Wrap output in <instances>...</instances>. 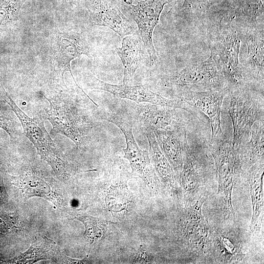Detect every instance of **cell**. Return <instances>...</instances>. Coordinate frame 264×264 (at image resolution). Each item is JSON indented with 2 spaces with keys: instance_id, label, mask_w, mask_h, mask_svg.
Here are the masks:
<instances>
[{
  "instance_id": "15",
  "label": "cell",
  "mask_w": 264,
  "mask_h": 264,
  "mask_svg": "<svg viewBox=\"0 0 264 264\" xmlns=\"http://www.w3.org/2000/svg\"><path fill=\"white\" fill-rule=\"evenodd\" d=\"M240 17L264 22V0H226L210 12L208 22L230 24Z\"/></svg>"
},
{
  "instance_id": "33",
  "label": "cell",
  "mask_w": 264,
  "mask_h": 264,
  "mask_svg": "<svg viewBox=\"0 0 264 264\" xmlns=\"http://www.w3.org/2000/svg\"><path fill=\"white\" fill-rule=\"evenodd\" d=\"M69 2H72L73 1V0H68Z\"/></svg>"
},
{
  "instance_id": "30",
  "label": "cell",
  "mask_w": 264,
  "mask_h": 264,
  "mask_svg": "<svg viewBox=\"0 0 264 264\" xmlns=\"http://www.w3.org/2000/svg\"><path fill=\"white\" fill-rule=\"evenodd\" d=\"M149 262V257L147 250L143 245H141L137 256L133 261V263L146 264Z\"/></svg>"
},
{
  "instance_id": "29",
  "label": "cell",
  "mask_w": 264,
  "mask_h": 264,
  "mask_svg": "<svg viewBox=\"0 0 264 264\" xmlns=\"http://www.w3.org/2000/svg\"><path fill=\"white\" fill-rule=\"evenodd\" d=\"M0 128L3 129L9 135L11 143L16 138L13 122L9 113L4 106L0 104Z\"/></svg>"
},
{
  "instance_id": "13",
  "label": "cell",
  "mask_w": 264,
  "mask_h": 264,
  "mask_svg": "<svg viewBox=\"0 0 264 264\" xmlns=\"http://www.w3.org/2000/svg\"><path fill=\"white\" fill-rule=\"evenodd\" d=\"M229 88L186 92L180 95L177 98L198 109L208 118L212 131L211 142L225 137L221 128V110Z\"/></svg>"
},
{
  "instance_id": "23",
  "label": "cell",
  "mask_w": 264,
  "mask_h": 264,
  "mask_svg": "<svg viewBox=\"0 0 264 264\" xmlns=\"http://www.w3.org/2000/svg\"><path fill=\"white\" fill-rule=\"evenodd\" d=\"M212 243L218 258L223 263L241 262L244 258L239 236L233 231L212 232Z\"/></svg>"
},
{
  "instance_id": "20",
  "label": "cell",
  "mask_w": 264,
  "mask_h": 264,
  "mask_svg": "<svg viewBox=\"0 0 264 264\" xmlns=\"http://www.w3.org/2000/svg\"><path fill=\"white\" fill-rule=\"evenodd\" d=\"M149 145V156L151 163L158 179L175 196L179 195V190L176 180L174 172L160 150L153 131L143 129Z\"/></svg>"
},
{
  "instance_id": "19",
  "label": "cell",
  "mask_w": 264,
  "mask_h": 264,
  "mask_svg": "<svg viewBox=\"0 0 264 264\" xmlns=\"http://www.w3.org/2000/svg\"><path fill=\"white\" fill-rule=\"evenodd\" d=\"M264 121L256 122L243 137L236 149L242 166L249 169L257 164H264Z\"/></svg>"
},
{
  "instance_id": "18",
  "label": "cell",
  "mask_w": 264,
  "mask_h": 264,
  "mask_svg": "<svg viewBox=\"0 0 264 264\" xmlns=\"http://www.w3.org/2000/svg\"><path fill=\"white\" fill-rule=\"evenodd\" d=\"M59 40L58 49L55 51V56H62V62L57 68V73L61 77L62 82H64V74L66 71H69L72 75L73 79L76 84L77 87H80L77 84L72 74L70 62L82 54L89 55L90 48L88 42L80 33L70 31L66 33H62V37Z\"/></svg>"
},
{
  "instance_id": "5",
  "label": "cell",
  "mask_w": 264,
  "mask_h": 264,
  "mask_svg": "<svg viewBox=\"0 0 264 264\" xmlns=\"http://www.w3.org/2000/svg\"><path fill=\"white\" fill-rule=\"evenodd\" d=\"M5 96L4 100L19 119L24 134L36 148L41 159L52 167L56 175L66 177L69 171L67 162L46 131L44 120L40 117H30L7 93Z\"/></svg>"
},
{
  "instance_id": "32",
  "label": "cell",
  "mask_w": 264,
  "mask_h": 264,
  "mask_svg": "<svg viewBox=\"0 0 264 264\" xmlns=\"http://www.w3.org/2000/svg\"><path fill=\"white\" fill-rule=\"evenodd\" d=\"M67 262L69 264H85L87 263V260L86 259L77 260L67 257Z\"/></svg>"
},
{
  "instance_id": "16",
  "label": "cell",
  "mask_w": 264,
  "mask_h": 264,
  "mask_svg": "<svg viewBox=\"0 0 264 264\" xmlns=\"http://www.w3.org/2000/svg\"><path fill=\"white\" fill-rule=\"evenodd\" d=\"M176 109L152 104L140 105L134 107L133 115L143 129L173 130L186 127Z\"/></svg>"
},
{
  "instance_id": "2",
  "label": "cell",
  "mask_w": 264,
  "mask_h": 264,
  "mask_svg": "<svg viewBox=\"0 0 264 264\" xmlns=\"http://www.w3.org/2000/svg\"><path fill=\"white\" fill-rule=\"evenodd\" d=\"M231 118L236 149L253 124L264 121V88L244 83L229 87L224 98Z\"/></svg>"
},
{
  "instance_id": "34",
  "label": "cell",
  "mask_w": 264,
  "mask_h": 264,
  "mask_svg": "<svg viewBox=\"0 0 264 264\" xmlns=\"http://www.w3.org/2000/svg\"></svg>"
},
{
  "instance_id": "1",
  "label": "cell",
  "mask_w": 264,
  "mask_h": 264,
  "mask_svg": "<svg viewBox=\"0 0 264 264\" xmlns=\"http://www.w3.org/2000/svg\"><path fill=\"white\" fill-rule=\"evenodd\" d=\"M162 81L175 99L186 92L219 90L230 86L219 62L211 53L205 61L187 66L165 76Z\"/></svg>"
},
{
  "instance_id": "22",
  "label": "cell",
  "mask_w": 264,
  "mask_h": 264,
  "mask_svg": "<svg viewBox=\"0 0 264 264\" xmlns=\"http://www.w3.org/2000/svg\"><path fill=\"white\" fill-rule=\"evenodd\" d=\"M247 177L252 206L250 229L252 232L258 233L261 228L264 212V164H257L248 169Z\"/></svg>"
},
{
  "instance_id": "12",
  "label": "cell",
  "mask_w": 264,
  "mask_h": 264,
  "mask_svg": "<svg viewBox=\"0 0 264 264\" xmlns=\"http://www.w3.org/2000/svg\"><path fill=\"white\" fill-rule=\"evenodd\" d=\"M89 86L91 88L107 91L114 96L127 99L139 104L147 102L152 104L161 105L178 109H182L191 112L190 108L184 101L179 99L163 97L143 85H117L104 82L94 76L91 77Z\"/></svg>"
},
{
  "instance_id": "3",
  "label": "cell",
  "mask_w": 264,
  "mask_h": 264,
  "mask_svg": "<svg viewBox=\"0 0 264 264\" xmlns=\"http://www.w3.org/2000/svg\"><path fill=\"white\" fill-rule=\"evenodd\" d=\"M210 145L218 184L217 194L221 202L223 216L224 219L234 220L235 215L232 204V193L242 171L239 154L232 141L225 136L210 142Z\"/></svg>"
},
{
  "instance_id": "27",
  "label": "cell",
  "mask_w": 264,
  "mask_h": 264,
  "mask_svg": "<svg viewBox=\"0 0 264 264\" xmlns=\"http://www.w3.org/2000/svg\"><path fill=\"white\" fill-rule=\"evenodd\" d=\"M73 220L82 222L85 227L84 236L92 243L99 240L104 235L108 222L88 215H78Z\"/></svg>"
},
{
  "instance_id": "9",
  "label": "cell",
  "mask_w": 264,
  "mask_h": 264,
  "mask_svg": "<svg viewBox=\"0 0 264 264\" xmlns=\"http://www.w3.org/2000/svg\"><path fill=\"white\" fill-rule=\"evenodd\" d=\"M254 25L244 33L241 31L246 49L240 51V62L244 82L264 88V22Z\"/></svg>"
},
{
  "instance_id": "6",
  "label": "cell",
  "mask_w": 264,
  "mask_h": 264,
  "mask_svg": "<svg viewBox=\"0 0 264 264\" xmlns=\"http://www.w3.org/2000/svg\"><path fill=\"white\" fill-rule=\"evenodd\" d=\"M176 0H135L136 4H134V0H118L121 10L137 26L142 50L148 56L151 66H156L158 64L153 40L154 30L165 5Z\"/></svg>"
},
{
  "instance_id": "25",
  "label": "cell",
  "mask_w": 264,
  "mask_h": 264,
  "mask_svg": "<svg viewBox=\"0 0 264 264\" xmlns=\"http://www.w3.org/2000/svg\"><path fill=\"white\" fill-rule=\"evenodd\" d=\"M54 242L46 237L35 242L25 252L14 258L12 263L32 264L49 259Z\"/></svg>"
},
{
  "instance_id": "26",
  "label": "cell",
  "mask_w": 264,
  "mask_h": 264,
  "mask_svg": "<svg viewBox=\"0 0 264 264\" xmlns=\"http://www.w3.org/2000/svg\"><path fill=\"white\" fill-rule=\"evenodd\" d=\"M209 0H183L179 16L188 22L203 20L209 9Z\"/></svg>"
},
{
  "instance_id": "11",
  "label": "cell",
  "mask_w": 264,
  "mask_h": 264,
  "mask_svg": "<svg viewBox=\"0 0 264 264\" xmlns=\"http://www.w3.org/2000/svg\"><path fill=\"white\" fill-rule=\"evenodd\" d=\"M83 0L91 25L107 27L123 38L137 32L132 21L121 10L118 0Z\"/></svg>"
},
{
  "instance_id": "24",
  "label": "cell",
  "mask_w": 264,
  "mask_h": 264,
  "mask_svg": "<svg viewBox=\"0 0 264 264\" xmlns=\"http://www.w3.org/2000/svg\"><path fill=\"white\" fill-rule=\"evenodd\" d=\"M116 51L123 64V84L129 85L142 60V46L138 31L123 38L121 46Z\"/></svg>"
},
{
  "instance_id": "28",
  "label": "cell",
  "mask_w": 264,
  "mask_h": 264,
  "mask_svg": "<svg viewBox=\"0 0 264 264\" xmlns=\"http://www.w3.org/2000/svg\"><path fill=\"white\" fill-rule=\"evenodd\" d=\"M23 0H1L0 2V28L17 17Z\"/></svg>"
},
{
  "instance_id": "8",
  "label": "cell",
  "mask_w": 264,
  "mask_h": 264,
  "mask_svg": "<svg viewBox=\"0 0 264 264\" xmlns=\"http://www.w3.org/2000/svg\"><path fill=\"white\" fill-rule=\"evenodd\" d=\"M105 119L117 126L125 136L126 148L123 150L124 157L130 162L132 175L141 178L151 191H156L159 185V179L149 153L140 149L135 140L130 116L110 111L106 113Z\"/></svg>"
},
{
  "instance_id": "21",
  "label": "cell",
  "mask_w": 264,
  "mask_h": 264,
  "mask_svg": "<svg viewBox=\"0 0 264 264\" xmlns=\"http://www.w3.org/2000/svg\"><path fill=\"white\" fill-rule=\"evenodd\" d=\"M11 177L12 184L21 191L25 199L38 197L56 205L60 204V198L53 191L47 180L35 172H28Z\"/></svg>"
},
{
  "instance_id": "17",
  "label": "cell",
  "mask_w": 264,
  "mask_h": 264,
  "mask_svg": "<svg viewBox=\"0 0 264 264\" xmlns=\"http://www.w3.org/2000/svg\"><path fill=\"white\" fill-rule=\"evenodd\" d=\"M152 130L160 150L171 165L175 174L180 178L189 145L186 127L173 130Z\"/></svg>"
},
{
  "instance_id": "10",
  "label": "cell",
  "mask_w": 264,
  "mask_h": 264,
  "mask_svg": "<svg viewBox=\"0 0 264 264\" xmlns=\"http://www.w3.org/2000/svg\"><path fill=\"white\" fill-rule=\"evenodd\" d=\"M202 193L186 210L180 220V234L184 242L191 251L203 252L212 243V231L202 213V207L207 198Z\"/></svg>"
},
{
  "instance_id": "14",
  "label": "cell",
  "mask_w": 264,
  "mask_h": 264,
  "mask_svg": "<svg viewBox=\"0 0 264 264\" xmlns=\"http://www.w3.org/2000/svg\"><path fill=\"white\" fill-rule=\"evenodd\" d=\"M203 146L188 145L180 179L185 208L193 203L200 196L199 191L205 178L206 169L201 153Z\"/></svg>"
},
{
  "instance_id": "7",
  "label": "cell",
  "mask_w": 264,
  "mask_h": 264,
  "mask_svg": "<svg viewBox=\"0 0 264 264\" xmlns=\"http://www.w3.org/2000/svg\"><path fill=\"white\" fill-rule=\"evenodd\" d=\"M46 99L50 104L46 114L52 126L51 135L61 134L77 146L82 145L91 128L85 114L68 99L54 97Z\"/></svg>"
},
{
  "instance_id": "31",
  "label": "cell",
  "mask_w": 264,
  "mask_h": 264,
  "mask_svg": "<svg viewBox=\"0 0 264 264\" xmlns=\"http://www.w3.org/2000/svg\"><path fill=\"white\" fill-rule=\"evenodd\" d=\"M7 194L3 185L2 180L0 179V201L4 202L7 200Z\"/></svg>"
},
{
  "instance_id": "4",
  "label": "cell",
  "mask_w": 264,
  "mask_h": 264,
  "mask_svg": "<svg viewBox=\"0 0 264 264\" xmlns=\"http://www.w3.org/2000/svg\"><path fill=\"white\" fill-rule=\"evenodd\" d=\"M210 50L219 62L230 86L244 83L240 62L241 31L232 23H209Z\"/></svg>"
}]
</instances>
